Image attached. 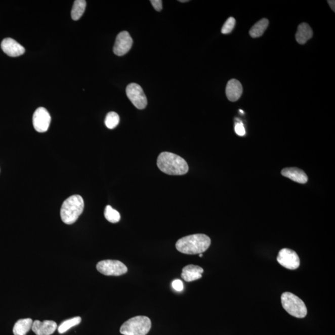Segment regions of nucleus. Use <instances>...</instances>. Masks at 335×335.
Masks as SVG:
<instances>
[{
  "mask_svg": "<svg viewBox=\"0 0 335 335\" xmlns=\"http://www.w3.org/2000/svg\"><path fill=\"white\" fill-rule=\"evenodd\" d=\"M282 307L288 314L298 318H303L307 314V309L303 301L298 296L289 292L281 295Z\"/></svg>",
  "mask_w": 335,
  "mask_h": 335,
  "instance_id": "5",
  "label": "nucleus"
},
{
  "mask_svg": "<svg viewBox=\"0 0 335 335\" xmlns=\"http://www.w3.org/2000/svg\"><path fill=\"white\" fill-rule=\"evenodd\" d=\"M281 174L296 183L306 184L308 181V177L306 173L298 167H285L282 170Z\"/></svg>",
  "mask_w": 335,
  "mask_h": 335,
  "instance_id": "14",
  "label": "nucleus"
},
{
  "mask_svg": "<svg viewBox=\"0 0 335 335\" xmlns=\"http://www.w3.org/2000/svg\"><path fill=\"white\" fill-rule=\"evenodd\" d=\"M126 95L137 109H144L146 108L147 99L139 85L134 83L129 84L126 88Z\"/></svg>",
  "mask_w": 335,
  "mask_h": 335,
  "instance_id": "7",
  "label": "nucleus"
},
{
  "mask_svg": "<svg viewBox=\"0 0 335 335\" xmlns=\"http://www.w3.org/2000/svg\"><path fill=\"white\" fill-rule=\"evenodd\" d=\"M97 268L100 273L106 276H119L128 272L127 266L118 260L101 261L98 263Z\"/></svg>",
  "mask_w": 335,
  "mask_h": 335,
  "instance_id": "6",
  "label": "nucleus"
},
{
  "mask_svg": "<svg viewBox=\"0 0 335 335\" xmlns=\"http://www.w3.org/2000/svg\"><path fill=\"white\" fill-rule=\"evenodd\" d=\"M104 214L107 221L111 222V223H117L120 221V215L119 213L112 208L111 205H107Z\"/></svg>",
  "mask_w": 335,
  "mask_h": 335,
  "instance_id": "21",
  "label": "nucleus"
},
{
  "mask_svg": "<svg viewBox=\"0 0 335 335\" xmlns=\"http://www.w3.org/2000/svg\"><path fill=\"white\" fill-rule=\"evenodd\" d=\"M81 321V318L79 317L71 318L70 319L64 321L59 326V333L60 334L65 333L66 331H67L68 329L73 327V326L79 325Z\"/></svg>",
  "mask_w": 335,
  "mask_h": 335,
  "instance_id": "20",
  "label": "nucleus"
},
{
  "mask_svg": "<svg viewBox=\"0 0 335 335\" xmlns=\"http://www.w3.org/2000/svg\"><path fill=\"white\" fill-rule=\"evenodd\" d=\"M313 31L311 27L309 24L303 23L298 26V31L296 34V39L299 44L303 45L311 39Z\"/></svg>",
  "mask_w": 335,
  "mask_h": 335,
  "instance_id": "16",
  "label": "nucleus"
},
{
  "mask_svg": "<svg viewBox=\"0 0 335 335\" xmlns=\"http://www.w3.org/2000/svg\"><path fill=\"white\" fill-rule=\"evenodd\" d=\"M204 270L199 266L189 265L184 267L181 277L186 282L196 281L202 277Z\"/></svg>",
  "mask_w": 335,
  "mask_h": 335,
  "instance_id": "15",
  "label": "nucleus"
},
{
  "mask_svg": "<svg viewBox=\"0 0 335 335\" xmlns=\"http://www.w3.org/2000/svg\"><path fill=\"white\" fill-rule=\"evenodd\" d=\"M84 200L79 195H73L66 199L60 210V217L65 224L71 225L77 221L84 210Z\"/></svg>",
  "mask_w": 335,
  "mask_h": 335,
  "instance_id": "3",
  "label": "nucleus"
},
{
  "mask_svg": "<svg viewBox=\"0 0 335 335\" xmlns=\"http://www.w3.org/2000/svg\"><path fill=\"white\" fill-rule=\"evenodd\" d=\"M152 327L149 318L145 316H136L122 324L120 333L123 335H146Z\"/></svg>",
  "mask_w": 335,
  "mask_h": 335,
  "instance_id": "4",
  "label": "nucleus"
},
{
  "mask_svg": "<svg viewBox=\"0 0 335 335\" xmlns=\"http://www.w3.org/2000/svg\"><path fill=\"white\" fill-rule=\"evenodd\" d=\"M86 6L87 2L85 0H76L71 10V18L75 21L78 20L83 16Z\"/></svg>",
  "mask_w": 335,
  "mask_h": 335,
  "instance_id": "19",
  "label": "nucleus"
},
{
  "mask_svg": "<svg viewBox=\"0 0 335 335\" xmlns=\"http://www.w3.org/2000/svg\"><path fill=\"white\" fill-rule=\"evenodd\" d=\"M1 48L5 54L12 57L20 56L25 52L24 47L12 38H6L3 40Z\"/></svg>",
  "mask_w": 335,
  "mask_h": 335,
  "instance_id": "11",
  "label": "nucleus"
},
{
  "mask_svg": "<svg viewBox=\"0 0 335 335\" xmlns=\"http://www.w3.org/2000/svg\"><path fill=\"white\" fill-rule=\"evenodd\" d=\"M120 118L119 115L115 112H110L106 115L105 125L109 129L116 128L119 124Z\"/></svg>",
  "mask_w": 335,
  "mask_h": 335,
  "instance_id": "22",
  "label": "nucleus"
},
{
  "mask_svg": "<svg viewBox=\"0 0 335 335\" xmlns=\"http://www.w3.org/2000/svg\"><path fill=\"white\" fill-rule=\"evenodd\" d=\"M172 287L175 290L178 291V292H181L184 289L183 282L180 279L174 280L172 282Z\"/></svg>",
  "mask_w": 335,
  "mask_h": 335,
  "instance_id": "25",
  "label": "nucleus"
},
{
  "mask_svg": "<svg viewBox=\"0 0 335 335\" xmlns=\"http://www.w3.org/2000/svg\"><path fill=\"white\" fill-rule=\"evenodd\" d=\"M57 325L54 321L45 320L40 322L35 320L33 322L32 329L36 335H51L56 331Z\"/></svg>",
  "mask_w": 335,
  "mask_h": 335,
  "instance_id": "12",
  "label": "nucleus"
},
{
  "mask_svg": "<svg viewBox=\"0 0 335 335\" xmlns=\"http://www.w3.org/2000/svg\"><path fill=\"white\" fill-rule=\"evenodd\" d=\"M277 262L288 270H295L300 266V259L295 251L283 248L279 251L277 257Z\"/></svg>",
  "mask_w": 335,
  "mask_h": 335,
  "instance_id": "8",
  "label": "nucleus"
},
{
  "mask_svg": "<svg viewBox=\"0 0 335 335\" xmlns=\"http://www.w3.org/2000/svg\"><path fill=\"white\" fill-rule=\"evenodd\" d=\"M269 25V21L267 19L263 18L262 20L257 22L253 26L249 31V35L254 38L259 37L264 34L265 31Z\"/></svg>",
  "mask_w": 335,
  "mask_h": 335,
  "instance_id": "18",
  "label": "nucleus"
},
{
  "mask_svg": "<svg viewBox=\"0 0 335 335\" xmlns=\"http://www.w3.org/2000/svg\"><path fill=\"white\" fill-rule=\"evenodd\" d=\"M179 2L181 3H185V2H188L189 1L188 0H180Z\"/></svg>",
  "mask_w": 335,
  "mask_h": 335,
  "instance_id": "28",
  "label": "nucleus"
},
{
  "mask_svg": "<svg viewBox=\"0 0 335 335\" xmlns=\"http://www.w3.org/2000/svg\"><path fill=\"white\" fill-rule=\"evenodd\" d=\"M33 321L31 318H24L16 322L13 328L15 335H26L32 328Z\"/></svg>",
  "mask_w": 335,
  "mask_h": 335,
  "instance_id": "17",
  "label": "nucleus"
},
{
  "mask_svg": "<svg viewBox=\"0 0 335 335\" xmlns=\"http://www.w3.org/2000/svg\"><path fill=\"white\" fill-rule=\"evenodd\" d=\"M199 257H203V254H199Z\"/></svg>",
  "mask_w": 335,
  "mask_h": 335,
  "instance_id": "29",
  "label": "nucleus"
},
{
  "mask_svg": "<svg viewBox=\"0 0 335 335\" xmlns=\"http://www.w3.org/2000/svg\"><path fill=\"white\" fill-rule=\"evenodd\" d=\"M211 244V238L207 235L199 233L180 238L176 243V248L184 254L197 255L206 251Z\"/></svg>",
  "mask_w": 335,
  "mask_h": 335,
  "instance_id": "1",
  "label": "nucleus"
},
{
  "mask_svg": "<svg viewBox=\"0 0 335 335\" xmlns=\"http://www.w3.org/2000/svg\"><path fill=\"white\" fill-rule=\"evenodd\" d=\"M235 131L237 135L244 136L245 135V129L242 122H237L235 125Z\"/></svg>",
  "mask_w": 335,
  "mask_h": 335,
  "instance_id": "24",
  "label": "nucleus"
},
{
  "mask_svg": "<svg viewBox=\"0 0 335 335\" xmlns=\"http://www.w3.org/2000/svg\"><path fill=\"white\" fill-rule=\"evenodd\" d=\"M226 92L228 100L235 102L238 100L242 95V85L237 79H230L227 83Z\"/></svg>",
  "mask_w": 335,
  "mask_h": 335,
  "instance_id": "13",
  "label": "nucleus"
},
{
  "mask_svg": "<svg viewBox=\"0 0 335 335\" xmlns=\"http://www.w3.org/2000/svg\"><path fill=\"white\" fill-rule=\"evenodd\" d=\"M33 125L38 133L48 131L51 122V115L48 110L40 107L35 110L32 118Z\"/></svg>",
  "mask_w": 335,
  "mask_h": 335,
  "instance_id": "9",
  "label": "nucleus"
},
{
  "mask_svg": "<svg viewBox=\"0 0 335 335\" xmlns=\"http://www.w3.org/2000/svg\"><path fill=\"white\" fill-rule=\"evenodd\" d=\"M133 40L127 31H122L117 35L113 48L114 53L117 56H124L131 50Z\"/></svg>",
  "mask_w": 335,
  "mask_h": 335,
  "instance_id": "10",
  "label": "nucleus"
},
{
  "mask_svg": "<svg viewBox=\"0 0 335 335\" xmlns=\"http://www.w3.org/2000/svg\"><path fill=\"white\" fill-rule=\"evenodd\" d=\"M235 25V20L233 17L228 18L222 28V33L224 34H229L232 31Z\"/></svg>",
  "mask_w": 335,
  "mask_h": 335,
  "instance_id": "23",
  "label": "nucleus"
},
{
  "mask_svg": "<svg viewBox=\"0 0 335 335\" xmlns=\"http://www.w3.org/2000/svg\"><path fill=\"white\" fill-rule=\"evenodd\" d=\"M328 4H329V7H330V8H331V10H333V12H334L335 2L333 1V0H331V1H330V0H329V1H328Z\"/></svg>",
  "mask_w": 335,
  "mask_h": 335,
  "instance_id": "27",
  "label": "nucleus"
},
{
  "mask_svg": "<svg viewBox=\"0 0 335 335\" xmlns=\"http://www.w3.org/2000/svg\"><path fill=\"white\" fill-rule=\"evenodd\" d=\"M157 166L162 172L169 175H183L189 171L188 164L185 159L167 152L159 155Z\"/></svg>",
  "mask_w": 335,
  "mask_h": 335,
  "instance_id": "2",
  "label": "nucleus"
},
{
  "mask_svg": "<svg viewBox=\"0 0 335 335\" xmlns=\"http://www.w3.org/2000/svg\"><path fill=\"white\" fill-rule=\"evenodd\" d=\"M150 2L153 8H154L155 10L157 11V12H160L162 8H163V7H162L161 0H151Z\"/></svg>",
  "mask_w": 335,
  "mask_h": 335,
  "instance_id": "26",
  "label": "nucleus"
}]
</instances>
